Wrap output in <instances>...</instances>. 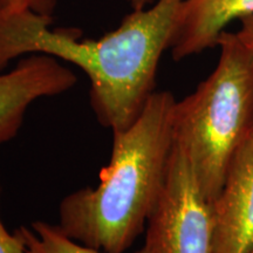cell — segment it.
<instances>
[{"mask_svg":"<svg viewBox=\"0 0 253 253\" xmlns=\"http://www.w3.org/2000/svg\"><path fill=\"white\" fill-rule=\"evenodd\" d=\"M183 0H156L132 9L99 39L52 28L50 17L31 11L0 14V72L14 59L47 54L77 66L90 82V107L100 125L128 128L154 93L158 63L169 49Z\"/></svg>","mask_w":253,"mask_h":253,"instance_id":"obj_1","label":"cell"},{"mask_svg":"<svg viewBox=\"0 0 253 253\" xmlns=\"http://www.w3.org/2000/svg\"><path fill=\"white\" fill-rule=\"evenodd\" d=\"M170 91H154L140 116L113 132L99 184L60 202L58 225L72 239L103 253H125L143 232L162 191L173 145Z\"/></svg>","mask_w":253,"mask_h":253,"instance_id":"obj_2","label":"cell"},{"mask_svg":"<svg viewBox=\"0 0 253 253\" xmlns=\"http://www.w3.org/2000/svg\"><path fill=\"white\" fill-rule=\"evenodd\" d=\"M217 46L216 68L172 112L173 143L211 204L253 129V53L236 32L224 31Z\"/></svg>","mask_w":253,"mask_h":253,"instance_id":"obj_3","label":"cell"},{"mask_svg":"<svg viewBox=\"0 0 253 253\" xmlns=\"http://www.w3.org/2000/svg\"><path fill=\"white\" fill-rule=\"evenodd\" d=\"M214 221L184 153L173 143L167 175L147 221L149 253H213Z\"/></svg>","mask_w":253,"mask_h":253,"instance_id":"obj_4","label":"cell"},{"mask_svg":"<svg viewBox=\"0 0 253 253\" xmlns=\"http://www.w3.org/2000/svg\"><path fill=\"white\" fill-rule=\"evenodd\" d=\"M77 81L59 59L39 53L25 55L13 69L0 72V144L17 136L32 103L66 93Z\"/></svg>","mask_w":253,"mask_h":253,"instance_id":"obj_5","label":"cell"},{"mask_svg":"<svg viewBox=\"0 0 253 253\" xmlns=\"http://www.w3.org/2000/svg\"><path fill=\"white\" fill-rule=\"evenodd\" d=\"M213 253L253 250V142L246 141L212 203Z\"/></svg>","mask_w":253,"mask_h":253,"instance_id":"obj_6","label":"cell"},{"mask_svg":"<svg viewBox=\"0 0 253 253\" xmlns=\"http://www.w3.org/2000/svg\"><path fill=\"white\" fill-rule=\"evenodd\" d=\"M253 15V0H183L170 42L176 61L217 46L231 21Z\"/></svg>","mask_w":253,"mask_h":253,"instance_id":"obj_7","label":"cell"},{"mask_svg":"<svg viewBox=\"0 0 253 253\" xmlns=\"http://www.w3.org/2000/svg\"><path fill=\"white\" fill-rule=\"evenodd\" d=\"M15 232L24 242L27 253H103L72 239L58 224L37 220L30 226H20ZM135 253L149 252L142 248Z\"/></svg>","mask_w":253,"mask_h":253,"instance_id":"obj_8","label":"cell"},{"mask_svg":"<svg viewBox=\"0 0 253 253\" xmlns=\"http://www.w3.org/2000/svg\"><path fill=\"white\" fill-rule=\"evenodd\" d=\"M56 5L58 0H0V14L31 11L52 18Z\"/></svg>","mask_w":253,"mask_h":253,"instance_id":"obj_9","label":"cell"},{"mask_svg":"<svg viewBox=\"0 0 253 253\" xmlns=\"http://www.w3.org/2000/svg\"><path fill=\"white\" fill-rule=\"evenodd\" d=\"M1 194V184H0ZM0 253H27L24 242L17 232L11 233L2 224L0 218Z\"/></svg>","mask_w":253,"mask_h":253,"instance_id":"obj_10","label":"cell"},{"mask_svg":"<svg viewBox=\"0 0 253 253\" xmlns=\"http://www.w3.org/2000/svg\"><path fill=\"white\" fill-rule=\"evenodd\" d=\"M240 28L236 32L238 39L248 48L250 52L253 53V15H249L240 19ZM248 140L253 142V129L251 135Z\"/></svg>","mask_w":253,"mask_h":253,"instance_id":"obj_11","label":"cell"},{"mask_svg":"<svg viewBox=\"0 0 253 253\" xmlns=\"http://www.w3.org/2000/svg\"><path fill=\"white\" fill-rule=\"evenodd\" d=\"M126 1L129 2V5L131 6L132 9H141L149 7L156 0H126Z\"/></svg>","mask_w":253,"mask_h":253,"instance_id":"obj_12","label":"cell"},{"mask_svg":"<svg viewBox=\"0 0 253 253\" xmlns=\"http://www.w3.org/2000/svg\"><path fill=\"white\" fill-rule=\"evenodd\" d=\"M251 253H253V250H252V252H251Z\"/></svg>","mask_w":253,"mask_h":253,"instance_id":"obj_13","label":"cell"}]
</instances>
